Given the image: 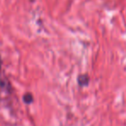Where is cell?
<instances>
[{
    "instance_id": "cell-1",
    "label": "cell",
    "mask_w": 126,
    "mask_h": 126,
    "mask_svg": "<svg viewBox=\"0 0 126 126\" xmlns=\"http://www.w3.org/2000/svg\"><path fill=\"white\" fill-rule=\"evenodd\" d=\"M79 83L80 86H86V85L88 84V81H89V78L86 75H82V76H79Z\"/></svg>"
},
{
    "instance_id": "cell-2",
    "label": "cell",
    "mask_w": 126,
    "mask_h": 126,
    "mask_svg": "<svg viewBox=\"0 0 126 126\" xmlns=\"http://www.w3.org/2000/svg\"><path fill=\"white\" fill-rule=\"evenodd\" d=\"M24 101L26 104H30L33 102V95L30 93L25 94V95L24 96Z\"/></svg>"
},
{
    "instance_id": "cell-3",
    "label": "cell",
    "mask_w": 126,
    "mask_h": 126,
    "mask_svg": "<svg viewBox=\"0 0 126 126\" xmlns=\"http://www.w3.org/2000/svg\"><path fill=\"white\" fill-rule=\"evenodd\" d=\"M0 70H1V59H0Z\"/></svg>"
}]
</instances>
